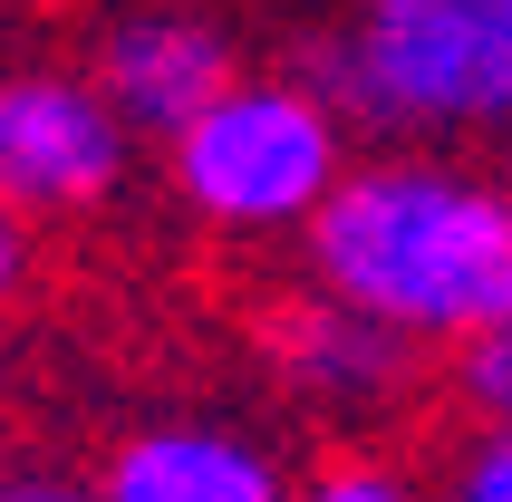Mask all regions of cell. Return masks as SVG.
<instances>
[{
	"instance_id": "obj_1",
	"label": "cell",
	"mask_w": 512,
	"mask_h": 502,
	"mask_svg": "<svg viewBox=\"0 0 512 502\" xmlns=\"http://www.w3.org/2000/svg\"><path fill=\"white\" fill-rule=\"evenodd\" d=\"M310 280L406 329L416 348H455L512 309V184L445 155L348 165L310 223Z\"/></svg>"
},
{
	"instance_id": "obj_2",
	"label": "cell",
	"mask_w": 512,
	"mask_h": 502,
	"mask_svg": "<svg viewBox=\"0 0 512 502\" xmlns=\"http://www.w3.org/2000/svg\"><path fill=\"white\" fill-rule=\"evenodd\" d=\"M174 194L213 232H300L348 174V107L310 78H242L232 68L174 126Z\"/></svg>"
},
{
	"instance_id": "obj_3",
	"label": "cell",
	"mask_w": 512,
	"mask_h": 502,
	"mask_svg": "<svg viewBox=\"0 0 512 502\" xmlns=\"http://www.w3.org/2000/svg\"><path fill=\"white\" fill-rule=\"evenodd\" d=\"M329 97L387 136L512 126V0H358Z\"/></svg>"
},
{
	"instance_id": "obj_4",
	"label": "cell",
	"mask_w": 512,
	"mask_h": 502,
	"mask_svg": "<svg viewBox=\"0 0 512 502\" xmlns=\"http://www.w3.org/2000/svg\"><path fill=\"white\" fill-rule=\"evenodd\" d=\"M136 126L97 78L68 68H0V203L20 213H87L126 184Z\"/></svg>"
},
{
	"instance_id": "obj_5",
	"label": "cell",
	"mask_w": 512,
	"mask_h": 502,
	"mask_svg": "<svg viewBox=\"0 0 512 502\" xmlns=\"http://www.w3.org/2000/svg\"><path fill=\"white\" fill-rule=\"evenodd\" d=\"M261 358L300 406L319 416H387L406 387H416V338L368 319L358 300L339 290H290V300L261 309Z\"/></svg>"
},
{
	"instance_id": "obj_6",
	"label": "cell",
	"mask_w": 512,
	"mask_h": 502,
	"mask_svg": "<svg viewBox=\"0 0 512 502\" xmlns=\"http://www.w3.org/2000/svg\"><path fill=\"white\" fill-rule=\"evenodd\" d=\"M107 502H290L281 454L232 425H145L97 474Z\"/></svg>"
},
{
	"instance_id": "obj_7",
	"label": "cell",
	"mask_w": 512,
	"mask_h": 502,
	"mask_svg": "<svg viewBox=\"0 0 512 502\" xmlns=\"http://www.w3.org/2000/svg\"><path fill=\"white\" fill-rule=\"evenodd\" d=\"M223 78H232L223 29L184 20V10H145V20L107 29V49H97V87L116 97V116L136 136H174Z\"/></svg>"
},
{
	"instance_id": "obj_8",
	"label": "cell",
	"mask_w": 512,
	"mask_h": 502,
	"mask_svg": "<svg viewBox=\"0 0 512 502\" xmlns=\"http://www.w3.org/2000/svg\"><path fill=\"white\" fill-rule=\"evenodd\" d=\"M455 396H464L484 425H512V309L493 319V329L455 338Z\"/></svg>"
},
{
	"instance_id": "obj_9",
	"label": "cell",
	"mask_w": 512,
	"mask_h": 502,
	"mask_svg": "<svg viewBox=\"0 0 512 502\" xmlns=\"http://www.w3.org/2000/svg\"><path fill=\"white\" fill-rule=\"evenodd\" d=\"M290 502H416V483H406L387 454H339V464H319Z\"/></svg>"
},
{
	"instance_id": "obj_10",
	"label": "cell",
	"mask_w": 512,
	"mask_h": 502,
	"mask_svg": "<svg viewBox=\"0 0 512 502\" xmlns=\"http://www.w3.org/2000/svg\"><path fill=\"white\" fill-rule=\"evenodd\" d=\"M445 502H512V425H484V435L455 454Z\"/></svg>"
},
{
	"instance_id": "obj_11",
	"label": "cell",
	"mask_w": 512,
	"mask_h": 502,
	"mask_svg": "<svg viewBox=\"0 0 512 502\" xmlns=\"http://www.w3.org/2000/svg\"><path fill=\"white\" fill-rule=\"evenodd\" d=\"M0 502H107V493L78 483V474H39V464H20V474H0Z\"/></svg>"
},
{
	"instance_id": "obj_12",
	"label": "cell",
	"mask_w": 512,
	"mask_h": 502,
	"mask_svg": "<svg viewBox=\"0 0 512 502\" xmlns=\"http://www.w3.org/2000/svg\"><path fill=\"white\" fill-rule=\"evenodd\" d=\"M29 290V213L20 203H0V309Z\"/></svg>"
},
{
	"instance_id": "obj_13",
	"label": "cell",
	"mask_w": 512,
	"mask_h": 502,
	"mask_svg": "<svg viewBox=\"0 0 512 502\" xmlns=\"http://www.w3.org/2000/svg\"><path fill=\"white\" fill-rule=\"evenodd\" d=\"M503 184H512V126H503Z\"/></svg>"
}]
</instances>
